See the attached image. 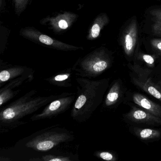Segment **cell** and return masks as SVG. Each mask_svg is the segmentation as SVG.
I'll return each instance as SVG.
<instances>
[{
	"label": "cell",
	"mask_w": 161,
	"mask_h": 161,
	"mask_svg": "<svg viewBox=\"0 0 161 161\" xmlns=\"http://www.w3.org/2000/svg\"><path fill=\"white\" fill-rule=\"evenodd\" d=\"M112 64V57L108 51L101 47L79 59L72 69L80 77L90 79L102 74Z\"/></svg>",
	"instance_id": "cell-4"
},
{
	"label": "cell",
	"mask_w": 161,
	"mask_h": 161,
	"mask_svg": "<svg viewBox=\"0 0 161 161\" xmlns=\"http://www.w3.org/2000/svg\"><path fill=\"white\" fill-rule=\"evenodd\" d=\"M131 68L137 73V76L131 77L132 82L141 90L161 102V88L148 77L149 70L143 69L137 64L130 65Z\"/></svg>",
	"instance_id": "cell-8"
},
{
	"label": "cell",
	"mask_w": 161,
	"mask_h": 161,
	"mask_svg": "<svg viewBox=\"0 0 161 161\" xmlns=\"http://www.w3.org/2000/svg\"><path fill=\"white\" fill-rule=\"evenodd\" d=\"M76 95L72 93H64L57 98L47 104L43 111L31 118L32 121L51 119L66 112L76 100Z\"/></svg>",
	"instance_id": "cell-5"
},
{
	"label": "cell",
	"mask_w": 161,
	"mask_h": 161,
	"mask_svg": "<svg viewBox=\"0 0 161 161\" xmlns=\"http://www.w3.org/2000/svg\"><path fill=\"white\" fill-rule=\"evenodd\" d=\"M150 14L153 18V20L161 21V8H155L151 9Z\"/></svg>",
	"instance_id": "cell-24"
},
{
	"label": "cell",
	"mask_w": 161,
	"mask_h": 161,
	"mask_svg": "<svg viewBox=\"0 0 161 161\" xmlns=\"http://www.w3.org/2000/svg\"><path fill=\"white\" fill-rule=\"evenodd\" d=\"M43 160L45 161H70L69 157L64 156H54L47 155L43 156Z\"/></svg>",
	"instance_id": "cell-22"
},
{
	"label": "cell",
	"mask_w": 161,
	"mask_h": 161,
	"mask_svg": "<svg viewBox=\"0 0 161 161\" xmlns=\"http://www.w3.org/2000/svg\"><path fill=\"white\" fill-rule=\"evenodd\" d=\"M74 139L72 132L65 128L53 126L39 131L22 140L23 146L36 151H47L62 143Z\"/></svg>",
	"instance_id": "cell-3"
},
{
	"label": "cell",
	"mask_w": 161,
	"mask_h": 161,
	"mask_svg": "<svg viewBox=\"0 0 161 161\" xmlns=\"http://www.w3.org/2000/svg\"><path fill=\"white\" fill-rule=\"evenodd\" d=\"M151 48L157 55H161V39L153 38L150 40Z\"/></svg>",
	"instance_id": "cell-21"
},
{
	"label": "cell",
	"mask_w": 161,
	"mask_h": 161,
	"mask_svg": "<svg viewBox=\"0 0 161 161\" xmlns=\"http://www.w3.org/2000/svg\"><path fill=\"white\" fill-rule=\"evenodd\" d=\"M109 22V18L105 13H102L97 16L90 26L86 39L93 40L99 36L103 29Z\"/></svg>",
	"instance_id": "cell-14"
},
{
	"label": "cell",
	"mask_w": 161,
	"mask_h": 161,
	"mask_svg": "<svg viewBox=\"0 0 161 161\" xmlns=\"http://www.w3.org/2000/svg\"><path fill=\"white\" fill-rule=\"evenodd\" d=\"M131 131L141 140L156 139L161 136V130L151 128H133Z\"/></svg>",
	"instance_id": "cell-17"
},
{
	"label": "cell",
	"mask_w": 161,
	"mask_h": 161,
	"mask_svg": "<svg viewBox=\"0 0 161 161\" xmlns=\"http://www.w3.org/2000/svg\"><path fill=\"white\" fill-rule=\"evenodd\" d=\"M134 102L142 109L161 118V106L153 102L146 96L139 93H134L132 96Z\"/></svg>",
	"instance_id": "cell-12"
},
{
	"label": "cell",
	"mask_w": 161,
	"mask_h": 161,
	"mask_svg": "<svg viewBox=\"0 0 161 161\" xmlns=\"http://www.w3.org/2000/svg\"><path fill=\"white\" fill-rule=\"evenodd\" d=\"M77 92L70 116L78 122L88 120L101 104L109 87V79L93 80L88 78L76 79Z\"/></svg>",
	"instance_id": "cell-1"
},
{
	"label": "cell",
	"mask_w": 161,
	"mask_h": 161,
	"mask_svg": "<svg viewBox=\"0 0 161 161\" xmlns=\"http://www.w3.org/2000/svg\"><path fill=\"white\" fill-rule=\"evenodd\" d=\"M138 40V24L135 16L125 25L120 35V44L126 56L130 58L134 54Z\"/></svg>",
	"instance_id": "cell-7"
},
{
	"label": "cell",
	"mask_w": 161,
	"mask_h": 161,
	"mask_svg": "<svg viewBox=\"0 0 161 161\" xmlns=\"http://www.w3.org/2000/svg\"><path fill=\"white\" fill-rule=\"evenodd\" d=\"M29 0H14L16 14L19 16L26 9Z\"/></svg>",
	"instance_id": "cell-19"
},
{
	"label": "cell",
	"mask_w": 161,
	"mask_h": 161,
	"mask_svg": "<svg viewBox=\"0 0 161 161\" xmlns=\"http://www.w3.org/2000/svg\"><path fill=\"white\" fill-rule=\"evenodd\" d=\"M153 20L154 22L152 25V31L154 35L161 36V21Z\"/></svg>",
	"instance_id": "cell-23"
},
{
	"label": "cell",
	"mask_w": 161,
	"mask_h": 161,
	"mask_svg": "<svg viewBox=\"0 0 161 161\" xmlns=\"http://www.w3.org/2000/svg\"><path fill=\"white\" fill-rule=\"evenodd\" d=\"M72 70H65L58 74L53 75L52 77L46 79V80L51 84L60 87H70L71 84Z\"/></svg>",
	"instance_id": "cell-16"
},
{
	"label": "cell",
	"mask_w": 161,
	"mask_h": 161,
	"mask_svg": "<svg viewBox=\"0 0 161 161\" xmlns=\"http://www.w3.org/2000/svg\"><path fill=\"white\" fill-rule=\"evenodd\" d=\"M79 15L74 13L65 12L56 16L47 19V23L55 32L64 31L69 29L76 21Z\"/></svg>",
	"instance_id": "cell-11"
},
{
	"label": "cell",
	"mask_w": 161,
	"mask_h": 161,
	"mask_svg": "<svg viewBox=\"0 0 161 161\" xmlns=\"http://www.w3.org/2000/svg\"><path fill=\"white\" fill-rule=\"evenodd\" d=\"M30 73H31L30 69L27 67L19 66L11 67L2 69L0 72L1 86L3 83Z\"/></svg>",
	"instance_id": "cell-13"
},
{
	"label": "cell",
	"mask_w": 161,
	"mask_h": 161,
	"mask_svg": "<svg viewBox=\"0 0 161 161\" xmlns=\"http://www.w3.org/2000/svg\"><path fill=\"white\" fill-rule=\"evenodd\" d=\"M157 85L159 86V87H161V80L159 81L158 83H157Z\"/></svg>",
	"instance_id": "cell-25"
},
{
	"label": "cell",
	"mask_w": 161,
	"mask_h": 161,
	"mask_svg": "<svg viewBox=\"0 0 161 161\" xmlns=\"http://www.w3.org/2000/svg\"><path fill=\"white\" fill-rule=\"evenodd\" d=\"M96 155L103 160L108 161H115L117 160V157L113 153L107 151L98 152Z\"/></svg>",
	"instance_id": "cell-20"
},
{
	"label": "cell",
	"mask_w": 161,
	"mask_h": 161,
	"mask_svg": "<svg viewBox=\"0 0 161 161\" xmlns=\"http://www.w3.org/2000/svg\"><path fill=\"white\" fill-rule=\"evenodd\" d=\"M33 78L31 73L23 75L10 81V82L0 89V106H2L18 94L22 85Z\"/></svg>",
	"instance_id": "cell-9"
},
{
	"label": "cell",
	"mask_w": 161,
	"mask_h": 161,
	"mask_svg": "<svg viewBox=\"0 0 161 161\" xmlns=\"http://www.w3.org/2000/svg\"><path fill=\"white\" fill-rule=\"evenodd\" d=\"M36 94V90H31L2 109L0 113L1 132L8 131L23 124L22 119L36 112L59 96L37 97Z\"/></svg>",
	"instance_id": "cell-2"
},
{
	"label": "cell",
	"mask_w": 161,
	"mask_h": 161,
	"mask_svg": "<svg viewBox=\"0 0 161 161\" xmlns=\"http://www.w3.org/2000/svg\"><path fill=\"white\" fill-rule=\"evenodd\" d=\"M137 56L138 60L144 62L148 67H154L155 61V58L154 56L142 53H138Z\"/></svg>",
	"instance_id": "cell-18"
},
{
	"label": "cell",
	"mask_w": 161,
	"mask_h": 161,
	"mask_svg": "<svg viewBox=\"0 0 161 161\" xmlns=\"http://www.w3.org/2000/svg\"><path fill=\"white\" fill-rule=\"evenodd\" d=\"M122 95V89L121 81L120 80H116L114 82L106 95L104 105L106 107H110L114 105L119 101Z\"/></svg>",
	"instance_id": "cell-15"
},
{
	"label": "cell",
	"mask_w": 161,
	"mask_h": 161,
	"mask_svg": "<svg viewBox=\"0 0 161 161\" xmlns=\"http://www.w3.org/2000/svg\"><path fill=\"white\" fill-rule=\"evenodd\" d=\"M20 34L21 36L25 37L26 39L31 40L33 42L58 50L73 51L83 49V48L81 47H75L55 40L50 36L40 32L36 29L31 27H27L21 29Z\"/></svg>",
	"instance_id": "cell-6"
},
{
	"label": "cell",
	"mask_w": 161,
	"mask_h": 161,
	"mask_svg": "<svg viewBox=\"0 0 161 161\" xmlns=\"http://www.w3.org/2000/svg\"><path fill=\"white\" fill-rule=\"evenodd\" d=\"M124 117L134 123L145 124L152 126H161V118L136 106L132 107Z\"/></svg>",
	"instance_id": "cell-10"
}]
</instances>
